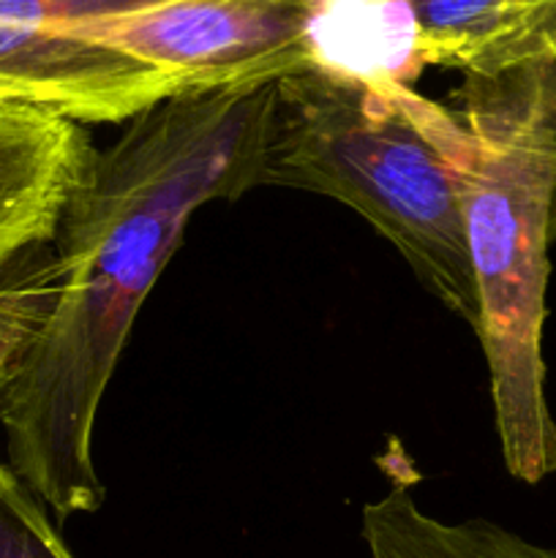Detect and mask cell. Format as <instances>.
<instances>
[{
    "label": "cell",
    "mask_w": 556,
    "mask_h": 558,
    "mask_svg": "<svg viewBox=\"0 0 556 558\" xmlns=\"http://www.w3.org/2000/svg\"><path fill=\"white\" fill-rule=\"evenodd\" d=\"M0 558H74L47 507L16 477L0 488Z\"/></svg>",
    "instance_id": "10"
},
{
    "label": "cell",
    "mask_w": 556,
    "mask_h": 558,
    "mask_svg": "<svg viewBox=\"0 0 556 558\" xmlns=\"http://www.w3.org/2000/svg\"><path fill=\"white\" fill-rule=\"evenodd\" d=\"M461 140V118L412 87L305 71L276 82L262 185L314 191L358 210L420 283L478 330Z\"/></svg>",
    "instance_id": "3"
},
{
    "label": "cell",
    "mask_w": 556,
    "mask_h": 558,
    "mask_svg": "<svg viewBox=\"0 0 556 558\" xmlns=\"http://www.w3.org/2000/svg\"><path fill=\"white\" fill-rule=\"evenodd\" d=\"M0 107H3V104H0Z\"/></svg>",
    "instance_id": "13"
},
{
    "label": "cell",
    "mask_w": 556,
    "mask_h": 558,
    "mask_svg": "<svg viewBox=\"0 0 556 558\" xmlns=\"http://www.w3.org/2000/svg\"><path fill=\"white\" fill-rule=\"evenodd\" d=\"M60 22L150 65L178 96L256 90L311 71L300 0H60Z\"/></svg>",
    "instance_id": "4"
},
{
    "label": "cell",
    "mask_w": 556,
    "mask_h": 558,
    "mask_svg": "<svg viewBox=\"0 0 556 558\" xmlns=\"http://www.w3.org/2000/svg\"><path fill=\"white\" fill-rule=\"evenodd\" d=\"M551 240L556 243V194H554V210H551Z\"/></svg>",
    "instance_id": "12"
},
{
    "label": "cell",
    "mask_w": 556,
    "mask_h": 558,
    "mask_svg": "<svg viewBox=\"0 0 556 558\" xmlns=\"http://www.w3.org/2000/svg\"><path fill=\"white\" fill-rule=\"evenodd\" d=\"M311 71L368 82L407 85L423 71L418 22L409 3H309L305 22Z\"/></svg>",
    "instance_id": "8"
},
{
    "label": "cell",
    "mask_w": 556,
    "mask_h": 558,
    "mask_svg": "<svg viewBox=\"0 0 556 558\" xmlns=\"http://www.w3.org/2000/svg\"><path fill=\"white\" fill-rule=\"evenodd\" d=\"M276 85L174 96L125 123L49 243L0 272L5 466L55 523L104 507L93 430L136 314L207 202L262 185Z\"/></svg>",
    "instance_id": "1"
},
{
    "label": "cell",
    "mask_w": 556,
    "mask_h": 558,
    "mask_svg": "<svg viewBox=\"0 0 556 558\" xmlns=\"http://www.w3.org/2000/svg\"><path fill=\"white\" fill-rule=\"evenodd\" d=\"M172 82L109 44L69 33L60 0H0V104L80 125L129 123L174 98Z\"/></svg>",
    "instance_id": "5"
},
{
    "label": "cell",
    "mask_w": 556,
    "mask_h": 558,
    "mask_svg": "<svg viewBox=\"0 0 556 558\" xmlns=\"http://www.w3.org/2000/svg\"><path fill=\"white\" fill-rule=\"evenodd\" d=\"M423 65L501 80L556 63V0H412Z\"/></svg>",
    "instance_id": "7"
},
{
    "label": "cell",
    "mask_w": 556,
    "mask_h": 558,
    "mask_svg": "<svg viewBox=\"0 0 556 558\" xmlns=\"http://www.w3.org/2000/svg\"><path fill=\"white\" fill-rule=\"evenodd\" d=\"M461 207L478 289L501 458L516 480L556 474L545 398L543 325L556 194V63L501 80H463Z\"/></svg>",
    "instance_id": "2"
},
{
    "label": "cell",
    "mask_w": 556,
    "mask_h": 558,
    "mask_svg": "<svg viewBox=\"0 0 556 558\" xmlns=\"http://www.w3.org/2000/svg\"><path fill=\"white\" fill-rule=\"evenodd\" d=\"M9 480H14V474H11V469L5 466V461H0V488H3Z\"/></svg>",
    "instance_id": "11"
},
{
    "label": "cell",
    "mask_w": 556,
    "mask_h": 558,
    "mask_svg": "<svg viewBox=\"0 0 556 558\" xmlns=\"http://www.w3.org/2000/svg\"><path fill=\"white\" fill-rule=\"evenodd\" d=\"M363 543L371 558H556V548L499 523L483 518L445 523L428 515L409 483H396L363 507Z\"/></svg>",
    "instance_id": "9"
},
{
    "label": "cell",
    "mask_w": 556,
    "mask_h": 558,
    "mask_svg": "<svg viewBox=\"0 0 556 558\" xmlns=\"http://www.w3.org/2000/svg\"><path fill=\"white\" fill-rule=\"evenodd\" d=\"M90 131L36 107H0V272L49 243L96 161Z\"/></svg>",
    "instance_id": "6"
}]
</instances>
